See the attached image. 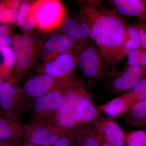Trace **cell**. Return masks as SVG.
Segmentation results:
<instances>
[{"label": "cell", "mask_w": 146, "mask_h": 146, "mask_svg": "<svg viewBox=\"0 0 146 146\" xmlns=\"http://www.w3.org/2000/svg\"><path fill=\"white\" fill-rule=\"evenodd\" d=\"M0 52L2 54L6 68L11 73L15 65V57L13 48L10 46H0Z\"/></svg>", "instance_id": "22"}, {"label": "cell", "mask_w": 146, "mask_h": 146, "mask_svg": "<svg viewBox=\"0 0 146 146\" xmlns=\"http://www.w3.org/2000/svg\"><path fill=\"white\" fill-rule=\"evenodd\" d=\"M10 31L7 26L5 25H0V35L1 36H9Z\"/></svg>", "instance_id": "33"}, {"label": "cell", "mask_w": 146, "mask_h": 146, "mask_svg": "<svg viewBox=\"0 0 146 146\" xmlns=\"http://www.w3.org/2000/svg\"><path fill=\"white\" fill-rule=\"evenodd\" d=\"M12 43V38L10 36L0 35V46H10Z\"/></svg>", "instance_id": "31"}, {"label": "cell", "mask_w": 146, "mask_h": 146, "mask_svg": "<svg viewBox=\"0 0 146 146\" xmlns=\"http://www.w3.org/2000/svg\"><path fill=\"white\" fill-rule=\"evenodd\" d=\"M102 146H126V145L123 142L117 144H113L105 142L102 144Z\"/></svg>", "instance_id": "35"}, {"label": "cell", "mask_w": 146, "mask_h": 146, "mask_svg": "<svg viewBox=\"0 0 146 146\" xmlns=\"http://www.w3.org/2000/svg\"><path fill=\"white\" fill-rule=\"evenodd\" d=\"M0 73L3 77L7 78L10 75L11 72L6 68L4 62L2 54L0 52Z\"/></svg>", "instance_id": "30"}, {"label": "cell", "mask_w": 146, "mask_h": 146, "mask_svg": "<svg viewBox=\"0 0 146 146\" xmlns=\"http://www.w3.org/2000/svg\"><path fill=\"white\" fill-rule=\"evenodd\" d=\"M140 62L141 66H146V48L142 47Z\"/></svg>", "instance_id": "32"}, {"label": "cell", "mask_w": 146, "mask_h": 146, "mask_svg": "<svg viewBox=\"0 0 146 146\" xmlns=\"http://www.w3.org/2000/svg\"><path fill=\"white\" fill-rule=\"evenodd\" d=\"M69 131V129L54 123H29L25 125L24 144L51 146Z\"/></svg>", "instance_id": "8"}, {"label": "cell", "mask_w": 146, "mask_h": 146, "mask_svg": "<svg viewBox=\"0 0 146 146\" xmlns=\"http://www.w3.org/2000/svg\"><path fill=\"white\" fill-rule=\"evenodd\" d=\"M70 130L72 133L74 146H102L99 138L86 133L82 128L76 126Z\"/></svg>", "instance_id": "16"}, {"label": "cell", "mask_w": 146, "mask_h": 146, "mask_svg": "<svg viewBox=\"0 0 146 146\" xmlns=\"http://www.w3.org/2000/svg\"><path fill=\"white\" fill-rule=\"evenodd\" d=\"M146 77V66H129L113 80L111 88L117 92L131 90Z\"/></svg>", "instance_id": "13"}, {"label": "cell", "mask_w": 146, "mask_h": 146, "mask_svg": "<svg viewBox=\"0 0 146 146\" xmlns=\"http://www.w3.org/2000/svg\"><path fill=\"white\" fill-rule=\"evenodd\" d=\"M29 15L34 18L38 28L47 31L60 27L65 18V11L59 1L40 0L32 4Z\"/></svg>", "instance_id": "5"}, {"label": "cell", "mask_w": 146, "mask_h": 146, "mask_svg": "<svg viewBox=\"0 0 146 146\" xmlns=\"http://www.w3.org/2000/svg\"><path fill=\"white\" fill-rule=\"evenodd\" d=\"M82 20L90 29L92 40L104 56L108 64L122 60L126 27L128 23L114 9H108L102 1H78Z\"/></svg>", "instance_id": "1"}, {"label": "cell", "mask_w": 146, "mask_h": 146, "mask_svg": "<svg viewBox=\"0 0 146 146\" xmlns=\"http://www.w3.org/2000/svg\"><path fill=\"white\" fill-rule=\"evenodd\" d=\"M124 99L120 96L110 101L104 106V113L110 117H115L124 112L127 109Z\"/></svg>", "instance_id": "18"}, {"label": "cell", "mask_w": 146, "mask_h": 146, "mask_svg": "<svg viewBox=\"0 0 146 146\" xmlns=\"http://www.w3.org/2000/svg\"><path fill=\"white\" fill-rule=\"evenodd\" d=\"M11 145H13L7 143H0V146H11Z\"/></svg>", "instance_id": "37"}, {"label": "cell", "mask_w": 146, "mask_h": 146, "mask_svg": "<svg viewBox=\"0 0 146 146\" xmlns=\"http://www.w3.org/2000/svg\"><path fill=\"white\" fill-rule=\"evenodd\" d=\"M74 47L72 41L61 31L52 35L45 42L40 53L43 64L53 60Z\"/></svg>", "instance_id": "12"}, {"label": "cell", "mask_w": 146, "mask_h": 146, "mask_svg": "<svg viewBox=\"0 0 146 146\" xmlns=\"http://www.w3.org/2000/svg\"><path fill=\"white\" fill-rule=\"evenodd\" d=\"M18 10L11 8L6 1L0 2V23L3 25L12 24L15 22Z\"/></svg>", "instance_id": "21"}, {"label": "cell", "mask_w": 146, "mask_h": 146, "mask_svg": "<svg viewBox=\"0 0 146 146\" xmlns=\"http://www.w3.org/2000/svg\"><path fill=\"white\" fill-rule=\"evenodd\" d=\"M106 63L104 56L94 42L82 52L78 65L85 77L98 79L104 74Z\"/></svg>", "instance_id": "10"}, {"label": "cell", "mask_w": 146, "mask_h": 146, "mask_svg": "<svg viewBox=\"0 0 146 146\" xmlns=\"http://www.w3.org/2000/svg\"><path fill=\"white\" fill-rule=\"evenodd\" d=\"M21 146H42L41 145H36V144H33V143H25L23 144Z\"/></svg>", "instance_id": "36"}, {"label": "cell", "mask_w": 146, "mask_h": 146, "mask_svg": "<svg viewBox=\"0 0 146 146\" xmlns=\"http://www.w3.org/2000/svg\"><path fill=\"white\" fill-rule=\"evenodd\" d=\"M88 94L84 86L63 90L54 123L68 129L76 126Z\"/></svg>", "instance_id": "3"}, {"label": "cell", "mask_w": 146, "mask_h": 146, "mask_svg": "<svg viewBox=\"0 0 146 146\" xmlns=\"http://www.w3.org/2000/svg\"><path fill=\"white\" fill-rule=\"evenodd\" d=\"M1 1H0V2H1Z\"/></svg>", "instance_id": "40"}, {"label": "cell", "mask_w": 146, "mask_h": 146, "mask_svg": "<svg viewBox=\"0 0 146 146\" xmlns=\"http://www.w3.org/2000/svg\"><path fill=\"white\" fill-rule=\"evenodd\" d=\"M98 115V111L88 94L86 97L85 104L76 126L93 121L96 118Z\"/></svg>", "instance_id": "19"}, {"label": "cell", "mask_w": 146, "mask_h": 146, "mask_svg": "<svg viewBox=\"0 0 146 146\" xmlns=\"http://www.w3.org/2000/svg\"><path fill=\"white\" fill-rule=\"evenodd\" d=\"M8 5L11 8L15 9L18 10V9L21 4L22 2L18 0H13V1H6Z\"/></svg>", "instance_id": "34"}, {"label": "cell", "mask_w": 146, "mask_h": 146, "mask_svg": "<svg viewBox=\"0 0 146 146\" xmlns=\"http://www.w3.org/2000/svg\"><path fill=\"white\" fill-rule=\"evenodd\" d=\"M51 146H74L72 133L71 130L69 129L68 134L60 138Z\"/></svg>", "instance_id": "28"}, {"label": "cell", "mask_w": 146, "mask_h": 146, "mask_svg": "<svg viewBox=\"0 0 146 146\" xmlns=\"http://www.w3.org/2000/svg\"><path fill=\"white\" fill-rule=\"evenodd\" d=\"M25 125L19 119L0 108V143L17 145L23 141Z\"/></svg>", "instance_id": "11"}, {"label": "cell", "mask_w": 146, "mask_h": 146, "mask_svg": "<svg viewBox=\"0 0 146 146\" xmlns=\"http://www.w3.org/2000/svg\"><path fill=\"white\" fill-rule=\"evenodd\" d=\"M136 24L140 35L141 47L146 48V21L139 19Z\"/></svg>", "instance_id": "27"}, {"label": "cell", "mask_w": 146, "mask_h": 146, "mask_svg": "<svg viewBox=\"0 0 146 146\" xmlns=\"http://www.w3.org/2000/svg\"><path fill=\"white\" fill-rule=\"evenodd\" d=\"M35 25V20L32 16L29 15L25 18L21 27L25 31H29L32 29Z\"/></svg>", "instance_id": "29"}, {"label": "cell", "mask_w": 146, "mask_h": 146, "mask_svg": "<svg viewBox=\"0 0 146 146\" xmlns=\"http://www.w3.org/2000/svg\"><path fill=\"white\" fill-rule=\"evenodd\" d=\"M101 129L106 143L117 144L123 142L124 134L116 123L111 121L106 122L103 124Z\"/></svg>", "instance_id": "15"}, {"label": "cell", "mask_w": 146, "mask_h": 146, "mask_svg": "<svg viewBox=\"0 0 146 146\" xmlns=\"http://www.w3.org/2000/svg\"><path fill=\"white\" fill-rule=\"evenodd\" d=\"M141 47V39L136 23H127L126 27L123 49L125 56L129 51Z\"/></svg>", "instance_id": "17"}, {"label": "cell", "mask_w": 146, "mask_h": 146, "mask_svg": "<svg viewBox=\"0 0 146 146\" xmlns=\"http://www.w3.org/2000/svg\"><path fill=\"white\" fill-rule=\"evenodd\" d=\"M131 115L136 120H142L146 118V99L134 105Z\"/></svg>", "instance_id": "25"}, {"label": "cell", "mask_w": 146, "mask_h": 146, "mask_svg": "<svg viewBox=\"0 0 146 146\" xmlns=\"http://www.w3.org/2000/svg\"><path fill=\"white\" fill-rule=\"evenodd\" d=\"M32 107L21 86L7 81L0 84V108L3 111L19 118L25 115Z\"/></svg>", "instance_id": "7"}, {"label": "cell", "mask_w": 146, "mask_h": 146, "mask_svg": "<svg viewBox=\"0 0 146 146\" xmlns=\"http://www.w3.org/2000/svg\"><path fill=\"white\" fill-rule=\"evenodd\" d=\"M127 146H129V145H128Z\"/></svg>", "instance_id": "39"}, {"label": "cell", "mask_w": 146, "mask_h": 146, "mask_svg": "<svg viewBox=\"0 0 146 146\" xmlns=\"http://www.w3.org/2000/svg\"><path fill=\"white\" fill-rule=\"evenodd\" d=\"M88 44H80L69 51L59 55L52 60L44 64L37 70L39 74H45L58 78L70 77L75 75L80 55L88 46Z\"/></svg>", "instance_id": "6"}, {"label": "cell", "mask_w": 146, "mask_h": 146, "mask_svg": "<svg viewBox=\"0 0 146 146\" xmlns=\"http://www.w3.org/2000/svg\"><path fill=\"white\" fill-rule=\"evenodd\" d=\"M112 9L122 15L137 16L146 21V0H109Z\"/></svg>", "instance_id": "14"}, {"label": "cell", "mask_w": 146, "mask_h": 146, "mask_svg": "<svg viewBox=\"0 0 146 146\" xmlns=\"http://www.w3.org/2000/svg\"><path fill=\"white\" fill-rule=\"evenodd\" d=\"M31 11V5L28 2L23 1L21 3L16 15L15 23L18 27H22L25 18L29 15Z\"/></svg>", "instance_id": "23"}, {"label": "cell", "mask_w": 146, "mask_h": 146, "mask_svg": "<svg viewBox=\"0 0 146 146\" xmlns=\"http://www.w3.org/2000/svg\"><path fill=\"white\" fill-rule=\"evenodd\" d=\"M44 41L26 35L16 34L12 37L15 65L6 81L15 84L21 81L34 65L44 46Z\"/></svg>", "instance_id": "2"}, {"label": "cell", "mask_w": 146, "mask_h": 146, "mask_svg": "<svg viewBox=\"0 0 146 146\" xmlns=\"http://www.w3.org/2000/svg\"><path fill=\"white\" fill-rule=\"evenodd\" d=\"M121 96L125 101L129 99H137L136 101L139 102L146 99V77L140 81L129 92Z\"/></svg>", "instance_id": "20"}, {"label": "cell", "mask_w": 146, "mask_h": 146, "mask_svg": "<svg viewBox=\"0 0 146 146\" xmlns=\"http://www.w3.org/2000/svg\"><path fill=\"white\" fill-rule=\"evenodd\" d=\"M84 85L83 80L76 76L58 78L41 74L29 79L21 87L26 99L32 106L36 98L46 94Z\"/></svg>", "instance_id": "4"}, {"label": "cell", "mask_w": 146, "mask_h": 146, "mask_svg": "<svg viewBox=\"0 0 146 146\" xmlns=\"http://www.w3.org/2000/svg\"><path fill=\"white\" fill-rule=\"evenodd\" d=\"M142 51V47L134 49L129 51L126 55L127 57V66L140 65V56Z\"/></svg>", "instance_id": "26"}, {"label": "cell", "mask_w": 146, "mask_h": 146, "mask_svg": "<svg viewBox=\"0 0 146 146\" xmlns=\"http://www.w3.org/2000/svg\"><path fill=\"white\" fill-rule=\"evenodd\" d=\"M63 90L54 91L36 98L31 108L30 123H53Z\"/></svg>", "instance_id": "9"}, {"label": "cell", "mask_w": 146, "mask_h": 146, "mask_svg": "<svg viewBox=\"0 0 146 146\" xmlns=\"http://www.w3.org/2000/svg\"><path fill=\"white\" fill-rule=\"evenodd\" d=\"M129 146H146V133L143 131H138L130 134L127 138Z\"/></svg>", "instance_id": "24"}, {"label": "cell", "mask_w": 146, "mask_h": 146, "mask_svg": "<svg viewBox=\"0 0 146 146\" xmlns=\"http://www.w3.org/2000/svg\"><path fill=\"white\" fill-rule=\"evenodd\" d=\"M4 78L3 77V76L1 75V73H0V84L2 83V82H3V79Z\"/></svg>", "instance_id": "38"}]
</instances>
